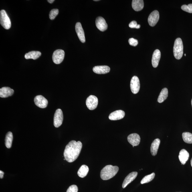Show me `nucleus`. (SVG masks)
I'll return each mask as SVG.
<instances>
[{
	"label": "nucleus",
	"instance_id": "1",
	"mask_svg": "<svg viewBox=\"0 0 192 192\" xmlns=\"http://www.w3.org/2000/svg\"><path fill=\"white\" fill-rule=\"evenodd\" d=\"M82 147L80 141L72 140L66 146L64 150V156L66 161L69 163L74 162L78 158Z\"/></svg>",
	"mask_w": 192,
	"mask_h": 192
},
{
	"label": "nucleus",
	"instance_id": "2",
	"mask_svg": "<svg viewBox=\"0 0 192 192\" xmlns=\"http://www.w3.org/2000/svg\"><path fill=\"white\" fill-rule=\"evenodd\" d=\"M118 170V166L111 165H106L101 171L100 177L104 181L110 179L116 175Z\"/></svg>",
	"mask_w": 192,
	"mask_h": 192
},
{
	"label": "nucleus",
	"instance_id": "3",
	"mask_svg": "<svg viewBox=\"0 0 192 192\" xmlns=\"http://www.w3.org/2000/svg\"><path fill=\"white\" fill-rule=\"evenodd\" d=\"M173 53L175 58L180 59L183 56V45L182 39L178 38L175 39L173 47Z\"/></svg>",
	"mask_w": 192,
	"mask_h": 192
},
{
	"label": "nucleus",
	"instance_id": "4",
	"mask_svg": "<svg viewBox=\"0 0 192 192\" xmlns=\"http://www.w3.org/2000/svg\"><path fill=\"white\" fill-rule=\"evenodd\" d=\"M0 23L2 26L5 29L8 30L11 27V23L10 19L4 10H2L0 11Z\"/></svg>",
	"mask_w": 192,
	"mask_h": 192
},
{
	"label": "nucleus",
	"instance_id": "5",
	"mask_svg": "<svg viewBox=\"0 0 192 192\" xmlns=\"http://www.w3.org/2000/svg\"><path fill=\"white\" fill-rule=\"evenodd\" d=\"M65 53L62 49H58L55 51L52 55V60L55 64H59L62 62L65 57Z\"/></svg>",
	"mask_w": 192,
	"mask_h": 192
},
{
	"label": "nucleus",
	"instance_id": "6",
	"mask_svg": "<svg viewBox=\"0 0 192 192\" xmlns=\"http://www.w3.org/2000/svg\"><path fill=\"white\" fill-rule=\"evenodd\" d=\"M98 100L96 96L91 95L87 98L86 104L87 107L90 110L95 109L98 106Z\"/></svg>",
	"mask_w": 192,
	"mask_h": 192
},
{
	"label": "nucleus",
	"instance_id": "7",
	"mask_svg": "<svg viewBox=\"0 0 192 192\" xmlns=\"http://www.w3.org/2000/svg\"><path fill=\"white\" fill-rule=\"evenodd\" d=\"M63 116L62 110L58 109L55 112L54 116V125L55 127L58 128L62 124Z\"/></svg>",
	"mask_w": 192,
	"mask_h": 192
},
{
	"label": "nucleus",
	"instance_id": "8",
	"mask_svg": "<svg viewBox=\"0 0 192 192\" xmlns=\"http://www.w3.org/2000/svg\"><path fill=\"white\" fill-rule=\"evenodd\" d=\"M140 84L139 78L134 76L131 79L130 83V88L131 92L134 94H137L140 90Z\"/></svg>",
	"mask_w": 192,
	"mask_h": 192
},
{
	"label": "nucleus",
	"instance_id": "9",
	"mask_svg": "<svg viewBox=\"0 0 192 192\" xmlns=\"http://www.w3.org/2000/svg\"><path fill=\"white\" fill-rule=\"evenodd\" d=\"M159 19V12L154 11L150 13L148 18V23L150 26L153 27L157 24Z\"/></svg>",
	"mask_w": 192,
	"mask_h": 192
},
{
	"label": "nucleus",
	"instance_id": "10",
	"mask_svg": "<svg viewBox=\"0 0 192 192\" xmlns=\"http://www.w3.org/2000/svg\"><path fill=\"white\" fill-rule=\"evenodd\" d=\"M35 103L36 105L41 108H45L48 105V100L41 95H39L35 97L34 98Z\"/></svg>",
	"mask_w": 192,
	"mask_h": 192
},
{
	"label": "nucleus",
	"instance_id": "11",
	"mask_svg": "<svg viewBox=\"0 0 192 192\" xmlns=\"http://www.w3.org/2000/svg\"><path fill=\"white\" fill-rule=\"evenodd\" d=\"M96 25L100 31H104L108 29V24L104 18L99 17H97L96 21Z\"/></svg>",
	"mask_w": 192,
	"mask_h": 192
},
{
	"label": "nucleus",
	"instance_id": "12",
	"mask_svg": "<svg viewBox=\"0 0 192 192\" xmlns=\"http://www.w3.org/2000/svg\"><path fill=\"white\" fill-rule=\"evenodd\" d=\"M75 29H76L77 35L81 42L84 43L86 41L82 25L80 23L78 22L76 23V26H75Z\"/></svg>",
	"mask_w": 192,
	"mask_h": 192
},
{
	"label": "nucleus",
	"instance_id": "13",
	"mask_svg": "<svg viewBox=\"0 0 192 192\" xmlns=\"http://www.w3.org/2000/svg\"><path fill=\"white\" fill-rule=\"evenodd\" d=\"M127 140L129 143L132 146H137L140 143V137L137 134H132L128 136Z\"/></svg>",
	"mask_w": 192,
	"mask_h": 192
},
{
	"label": "nucleus",
	"instance_id": "14",
	"mask_svg": "<svg viewBox=\"0 0 192 192\" xmlns=\"http://www.w3.org/2000/svg\"><path fill=\"white\" fill-rule=\"evenodd\" d=\"M125 116V112L122 110H116L112 113L109 116V118L111 120H118L121 119Z\"/></svg>",
	"mask_w": 192,
	"mask_h": 192
},
{
	"label": "nucleus",
	"instance_id": "15",
	"mask_svg": "<svg viewBox=\"0 0 192 192\" xmlns=\"http://www.w3.org/2000/svg\"><path fill=\"white\" fill-rule=\"evenodd\" d=\"M138 173L137 172H132L128 175L124 179L123 183L122 184L123 188H125L129 184L134 181L137 177Z\"/></svg>",
	"mask_w": 192,
	"mask_h": 192
},
{
	"label": "nucleus",
	"instance_id": "16",
	"mask_svg": "<svg viewBox=\"0 0 192 192\" xmlns=\"http://www.w3.org/2000/svg\"><path fill=\"white\" fill-rule=\"evenodd\" d=\"M14 90L9 87H3L0 89V97L6 98L10 96L13 94Z\"/></svg>",
	"mask_w": 192,
	"mask_h": 192
},
{
	"label": "nucleus",
	"instance_id": "17",
	"mask_svg": "<svg viewBox=\"0 0 192 192\" xmlns=\"http://www.w3.org/2000/svg\"><path fill=\"white\" fill-rule=\"evenodd\" d=\"M161 57V52L158 49H156L153 53L152 59V66L154 68H156L158 67Z\"/></svg>",
	"mask_w": 192,
	"mask_h": 192
},
{
	"label": "nucleus",
	"instance_id": "18",
	"mask_svg": "<svg viewBox=\"0 0 192 192\" xmlns=\"http://www.w3.org/2000/svg\"><path fill=\"white\" fill-rule=\"evenodd\" d=\"M110 68L107 66H95L93 68V71L98 74H105L110 72Z\"/></svg>",
	"mask_w": 192,
	"mask_h": 192
},
{
	"label": "nucleus",
	"instance_id": "19",
	"mask_svg": "<svg viewBox=\"0 0 192 192\" xmlns=\"http://www.w3.org/2000/svg\"><path fill=\"white\" fill-rule=\"evenodd\" d=\"M189 154L185 149H182L180 152L179 158L180 162L183 165H184L186 162L188 160Z\"/></svg>",
	"mask_w": 192,
	"mask_h": 192
},
{
	"label": "nucleus",
	"instance_id": "20",
	"mask_svg": "<svg viewBox=\"0 0 192 192\" xmlns=\"http://www.w3.org/2000/svg\"><path fill=\"white\" fill-rule=\"evenodd\" d=\"M160 142L161 141L158 138L155 139L152 142L150 147V152L152 156H155L157 155Z\"/></svg>",
	"mask_w": 192,
	"mask_h": 192
},
{
	"label": "nucleus",
	"instance_id": "21",
	"mask_svg": "<svg viewBox=\"0 0 192 192\" xmlns=\"http://www.w3.org/2000/svg\"><path fill=\"white\" fill-rule=\"evenodd\" d=\"M132 7L134 11H141L144 7V2L143 0H133L132 1Z\"/></svg>",
	"mask_w": 192,
	"mask_h": 192
},
{
	"label": "nucleus",
	"instance_id": "22",
	"mask_svg": "<svg viewBox=\"0 0 192 192\" xmlns=\"http://www.w3.org/2000/svg\"><path fill=\"white\" fill-rule=\"evenodd\" d=\"M41 53L38 51H32L27 53L25 55V58L26 59H32L35 60L41 56Z\"/></svg>",
	"mask_w": 192,
	"mask_h": 192
},
{
	"label": "nucleus",
	"instance_id": "23",
	"mask_svg": "<svg viewBox=\"0 0 192 192\" xmlns=\"http://www.w3.org/2000/svg\"><path fill=\"white\" fill-rule=\"evenodd\" d=\"M89 168L86 165H83L80 168L78 172L79 177L81 178L86 177L88 173Z\"/></svg>",
	"mask_w": 192,
	"mask_h": 192
},
{
	"label": "nucleus",
	"instance_id": "24",
	"mask_svg": "<svg viewBox=\"0 0 192 192\" xmlns=\"http://www.w3.org/2000/svg\"><path fill=\"white\" fill-rule=\"evenodd\" d=\"M13 140V134L11 132H8L5 138V145L8 148H10Z\"/></svg>",
	"mask_w": 192,
	"mask_h": 192
},
{
	"label": "nucleus",
	"instance_id": "25",
	"mask_svg": "<svg viewBox=\"0 0 192 192\" xmlns=\"http://www.w3.org/2000/svg\"><path fill=\"white\" fill-rule=\"evenodd\" d=\"M168 90L167 88H164L162 90L158 99V101L159 103H162L167 99L168 96Z\"/></svg>",
	"mask_w": 192,
	"mask_h": 192
},
{
	"label": "nucleus",
	"instance_id": "26",
	"mask_svg": "<svg viewBox=\"0 0 192 192\" xmlns=\"http://www.w3.org/2000/svg\"><path fill=\"white\" fill-rule=\"evenodd\" d=\"M184 142L188 144L192 143V134L188 132H184L182 134Z\"/></svg>",
	"mask_w": 192,
	"mask_h": 192
},
{
	"label": "nucleus",
	"instance_id": "27",
	"mask_svg": "<svg viewBox=\"0 0 192 192\" xmlns=\"http://www.w3.org/2000/svg\"><path fill=\"white\" fill-rule=\"evenodd\" d=\"M155 176V174L154 173H153L150 175H146L142 180L140 183L144 184L149 183L151 181L154 179Z\"/></svg>",
	"mask_w": 192,
	"mask_h": 192
},
{
	"label": "nucleus",
	"instance_id": "28",
	"mask_svg": "<svg viewBox=\"0 0 192 192\" xmlns=\"http://www.w3.org/2000/svg\"><path fill=\"white\" fill-rule=\"evenodd\" d=\"M59 13L58 9H53L51 10L49 14V17L51 20H53L58 15Z\"/></svg>",
	"mask_w": 192,
	"mask_h": 192
},
{
	"label": "nucleus",
	"instance_id": "29",
	"mask_svg": "<svg viewBox=\"0 0 192 192\" xmlns=\"http://www.w3.org/2000/svg\"><path fill=\"white\" fill-rule=\"evenodd\" d=\"M181 9L184 11L189 13H192V4H189L188 5H182Z\"/></svg>",
	"mask_w": 192,
	"mask_h": 192
},
{
	"label": "nucleus",
	"instance_id": "30",
	"mask_svg": "<svg viewBox=\"0 0 192 192\" xmlns=\"http://www.w3.org/2000/svg\"><path fill=\"white\" fill-rule=\"evenodd\" d=\"M129 27L131 28L138 29L140 28V26L139 24H137L136 21H133L129 24Z\"/></svg>",
	"mask_w": 192,
	"mask_h": 192
},
{
	"label": "nucleus",
	"instance_id": "31",
	"mask_svg": "<svg viewBox=\"0 0 192 192\" xmlns=\"http://www.w3.org/2000/svg\"><path fill=\"white\" fill-rule=\"evenodd\" d=\"M78 187L77 185H75L71 186L67 191V192H78Z\"/></svg>",
	"mask_w": 192,
	"mask_h": 192
},
{
	"label": "nucleus",
	"instance_id": "32",
	"mask_svg": "<svg viewBox=\"0 0 192 192\" xmlns=\"http://www.w3.org/2000/svg\"><path fill=\"white\" fill-rule=\"evenodd\" d=\"M128 42L130 45L134 47L137 46L138 44V41L137 39L133 38L130 39L128 40Z\"/></svg>",
	"mask_w": 192,
	"mask_h": 192
},
{
	"label": "nucleus",
	"instance_id": "33",
	"mask_svg": "<svg viewBox=\"0 0 192 192\" xmlns=\"http://www.w3.org/2000/svg\"><path fill=\"white\" fill-rule=\"evenodd\" d=\"M4 174H5V173H4L2 171H0V178L1 179L3 178Z\"/></svg>",
	"mask_w": 192,
	"mask_h": 192
},
{
	"label": "nucleus",
	"instance_id": "34",
	"mask_svg": "<svg viewBox=\"0 0 192 192\" xmlns=\"http://www.w3.org/2000/svg\"><path fill=\"white\" fill-rule=\"evenodd\" d=\"M54 1V0H47V2L51 4Z\"/></svg>",
	"mask_w": 192,
	"mask_h": 192
},
{
	"label": "nucleus",
	"instance_id": "35",
	"mask_svg": "<svg viewBox=\"0 0 192 192\" xmlns=\"http://www.w3.org/2000/svg\"><path fill=\"white\" fill-rule=\"evenodd\" d=\"M191 167H192V158L191 160Z\"/></svg>",
	"mask_w": 192,
	"mask_h": 192
},
{
	"label": "nucleus",
	"instance_id": "36",
	"mask_svg": "<svg viewBox=\"0 0 192 192\" xmlns=\"http://www.w3.org/2000/svg\"><path fill=\"white\" fill-rule=\"evenodd\" d=\"M99 1V0H95V1Z\"/></svg>",
	"mask_w": 192,
	"mask_h": 192
},
{
	"label": "nucleus",
	"instance_id": "37",
	"mask_svg": "<svg viewBox=\"0 0 192 192\" xmlns=\"http://www.w3.org/2000/svg\"><path fill=\"white\" fill-rule=\"evenodd\" d=\"M191 103L192 107V100H191Z\"/></svg>",
	"mask_w": 192,
	"mask_h": 192
},
{
	"label": "nucleus",
	"instance_id": "38",
	"mask_svg": "<svg viewBox=\"0 0 192 192\" xmlns=\"http://www.w3.org/2000/svg\"><path fill=\"white\" fill-rule=\"evenodd\" d=\"M185 56H186V54H185Z\"/></svg>",
	"mask_w": 192,
	"mask_h": 192
}]
</instances>
